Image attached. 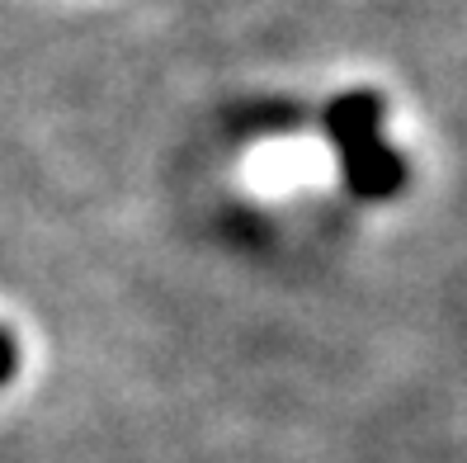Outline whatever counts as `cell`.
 I'll return each mask as SVG.
<instances>
[{"mask_svg": "<svg viewBox=\"0 0 467 463\" xmlns=\"http://www.w3.org/2000/svg\"><path fill=\"white\" fill-rule=\"evenodd\" d=\"M321 128L336 142L340 171H345V184L354 199L378 204V199H392L401 189L406 161L382 138V95H373V90L336 95L321 114Z\"/></svg>", "mask_w": 467, "mask_h": 463, "instance_id": "1", "label": "cell"}, {"mask_svg": "<svg viewBox=\"0 0 467 463\" xmlns=\"http://www.w3.org/2000/svg\"><path fill=\"white\" fill-rule=\"evenodd\" d=\"M15 369H19V345H15V336L5 331V326H0V388L15 378Z\"/></svg>", "mask_w": 467, "mask_h": 463, "instance_id": "2", "label": "cell"}]
</instances>
